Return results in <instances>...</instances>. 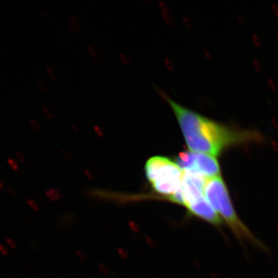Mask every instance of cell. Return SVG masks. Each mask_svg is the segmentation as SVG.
Segmentation results:
<instances>
[{
	"label": "cell",
	"instance_id": "2",
	"mask_svg": "<svg viewBox=\"0 0 278 278\" xmlns=\"http://www.w3.org/2000/svg\"><path fill=\"white\" fill-rule=\"evenodd\" d=\"M145 172L154 191L168 199L181 187L184 175L176 162L164 156L150 158L145 165Z\"/></svg>",
	"mask_w": 278,
	"mask_h": 278
},
{
	"label": "cell",
	"instance_id": "3",
	"mask_svg": "<svg viewBox=\"0 0 278 278\" xmlns=\"http://www.w3.org/2000/svg\"><path fill=\"white\" fill-rule=\"evenodd\" d=\"M204 196L207 201L231 227L237 236L254 240L252 234L240 220L233 206L225 182L221 176L208 178Z\"/></svg>",
	"mask_w": 278,
	"mask_h": 278
},
{
	"label": "cell",
	"instance_id": "6",
	"mask_svg": "<svg viewBox=\"0 0 278 278\" xmlns=\"http://www.w3.org/2000/svg\"><path fill=\"white\" fill-rule=\"evenodd\" d=\"M189 212L193 216L201 218L216 226L222 224L221 217L216 212L206 197H202L186 206Z\"/></svg>",
	"mask_w": 278,
	"mask_h": 278
},
{
	"label": "cell",
	"instance_id": "1",
	"mask_svg": "<svg viewBox=\"0 0 278 278\" xmlns=\"http://www.w3.org/2000/svg\"><path fill=\"white\" fill-rule=\"evenodd\" d=\"M191 152L219 155L233 145L258 141L261 136L251 131L228 128L168 100Z\"/></svg>",
	"mask_w": 278,
	"mask_h": 278
},
{
	"label": "cell",
	"instance_id": "4",
	"mask_svg": "<svg viewBox=\"0 0 278 278\" xmlns=\"http://www.w3.org/2000/svg\"><path fill=\"white\" fill-rule=\"evenodd\" d=\"M176 163L183 171L200 175L207 178L220 176V167L215 156L195 152L179 153Z\"/></svg>",
	"mask_w": 278,
	"mask_h": 278
},
{
	"label": "cell",
	"instance_id": "5",
	"mask_svg": "<svg viewBox=\"0 0 278 278\" xmlns=\"http://www.w3.org/2000/svg\"><path fill=\"white\" fill-rule=\"evenodd\" d=\"M207 179L200 175L184 171L180 189L182 192L185 206H188L205 196L204 190Z\"/></svg>",
	"mask_w": 278,
	"mask_h": 278
}]
</instances>
